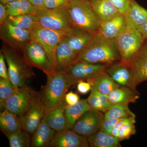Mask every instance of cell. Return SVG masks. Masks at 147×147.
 Masks as SVG:
<instances>
[{
    "label": "cell",
    "instance_id": "cell-28",
    "mask_svg": "<svg viewBox=\"0 0 147 147\" xmlns=\"http://www.w3.org/2000/svg\"><path fill=\"white\" fill-rule=\"evenodd\" d=\"M90 3L100 22L107 21L120 13L110 0H95Z\"/></svg>",
    "mask_w": 147,
    "mask_h": 147
},
{
    "label": "cell",
    "instance_id": "cell-15",
    "mask_svg": "<svg viewBox=\"0 0 147 147\" xmlns=\"http://www.w3.org/2000/svg\"><path fill=\"white\" fill-rule=\"evenodd\" d=\"M48 147H88L89 144L87 137L68 129L57 132Z\"/></svg>",
    "mask_w": 147,
    "mask_h": 147
},
{
    "label": "cell",
    "instance_id": "cell-36",
    "mask_svg": "<svg viewBox=\"0 0 147 147\" xmlns=\"http://www.w3.org/2000/svg\"><path fill=\"white\" fill-rule=\"evenodd\" d=\"M121 119L104 118L100 124V130L106 134L112 135V131L113 127Z\"/></svg>",
    "mask_w": 147,
    "mask_h": 147
},
{
    "label": "cell",
    "instance_id": "cell-40",
    "mask_svg": "<svg viewBox=\"0 0 147 147\" xmlns=\"http://www.w3.org/2000/svg\"><path fill=\"white\" fill-rule=\"evenodd\" d=\"M91 84L87 81H80L77 83V90L78 92L81 94L88 93L92 90Z\"/></svg>",
    "mask_w": 147,
    "mask_h": 147
},
{
    "label": "cell",
    "instance_id": "cell-21",
    "mask_svg": "<svg viewBox=\"0 0 147 147\" xmlns=\"http://www.w3.org/2000/svg\"><path fill=\"white\" fill-rule=\"evenodd\" d=\"M105 69L86 81L90 83L92 88H94L102 94L108 95L120 86L113 80Z\"/></svg>",
    "mask_w": 147,
    "mask_h": 147
},
{
    "label": "cell",
    "instance_id": "cell-1",
    "mask_svg": "<svg viewBox=\"0 0 147 147\" xmlns=\"http://www.w3.org/2000/svg\"><path fill=\"white\" fill-rule=\"evenodd\" d=\"M120 60L114 40L106 38L98 32L94 35L88 45L77 55L75 62L109 65Z\"/></svg>",
    "mask_w": 147,
    "mask_h": 147
},
{
    "label": "cell",
    "instance_id": "cell-4",
    "mask_svg": "<svg viewBox=\"0 0 147 147\" xmlns=\"http://www.w3.org/2000/svg\"><path fill=\"white\" fill-rule=\"evenodd\" d=\"M1 51L7 64L11 82L16 88L27 86L28 80L35 76L31 67L27 63L23 56L18 54L17 50L5 45H3Z\"/></svg>",
    "mask_w": 147,
    "mask_h": 147
},
{
    "label": "cell",
    "instance_id": "cell-41",
    "mask_svg": "<svg viewBox=\"0 0 147 147\" xmlns=\"http://www.w3.org/2000/svg\"><path fill=\"white\" fill-rule=\"evenodd\" d=\"M80 100L79 95L76 93L70 92L65 95V101L67 105H72L76 104Z\"/></svg>",
    "mask_w": 147,
    "mask_h": 147
},
{
    "label": "cell",
    "instance_id": "cell-16",
    "mask_svg": "<svg viewBox=\"0 0 147 147\" xmlns=\"http://www.w3.org/2000/svg\"><path fill=\"white\" fill-rule=\"evenodd\" d=\"M105 69L113 80L120 86L137 90L128 64L118 61L108 65Z\"/></svg>",
    "mask_w": 147,
    "mask_h": 147
},
{
    "label": "cell",
    "instance_id": "cell-39",
    "mask_svg": "<svg viewBox=\"0 0 147 147\" xmlns=\"http://www.w3.org/2000/svg\"><path fill=\"white\" fill-rule=\"evenodd\" d=\"M6 63L4 56L1 51H0V78L9 79L8 69L7 68Z\"/></svg>",
    "mask_w": 147,
    "mask_h": 147
},
{
    "label": "cell",
    "instance_id": "cell-6",
    "mask_svg": "<svg viewBox=\"0 0 147 147\" xmlns=\"http://www.w3.org/2000/svg\"><path fill=\"white\" fill-rule=\"evenodd\" d=\"M21 52L24 59L32 67L39 69L47 76L55 72L54 65L49 59L44 48L38 42L32 39Z\"/></svg>",
    "mask_w": 147,
    "mask_h": 147
},
{
    "label": "cell",
    "instance_id": "cell-17",
    "mask_svg": "<svg viewBox=\"0 0 147 147\" xmlns=\"http://www.w3.org/2000/svg\"><path fill=\"white\" fill-rule=\"evenodd\" d=\"M94 34L84 29L71 26L66 32L65 38L77 55L87 47Z\"/></svg>",
    "mask_w": 147,
    "mask_h": 147
},
{
    "label": "cell",
    "instance_id": "cell-2",
    "mask_svg": "<svg viewBox=\"0 0 147 147\" xmlns=\"http://www.w3.org/2000/svg\"><path fill=\"white\" fill-rule=\"evenodd\" d=\"M71 26L77 27L92 34L98 32L100 21L87 0H69L64 6Z\"/></svg>",
    "mask_w": 147,
    "mask_h": 147
},
{
    "label": "cell",
    "instance_id": "cell-20",
    "mask_svg": "<svg viewBox=\"0 0 147 147\" xmlns=\"http://www.w3.org/2000/svg\"><path fill=\"white\" fill-rule=\"evenodd\" d=\"M127 27L137 30L147 18V9L132 0L127 10L123 14Z\"/></svg>",
    "mask_w": 147,
    "mask_h": 147
},
{
    "label": "cell",
    "instance_id": "cell-38",
    "mask_svg": "<svg viewBox=\"0 0 147 147\" xmlns=\"http://www.w3.org/2000/svg\"><path fill=\"white\" fill-rule=\"evenodd\" d=\"M69 0H45L44 6L48 9H57L63 7Z\"/></svg>",
    "mask_w": 147,
    "mask_h": 147
},
{
    "label": "cell",
    "instance_id": "cell-42",
    "mask_svg": "<svg viewBox=\"0 0 147 147\" xmlns=\"http://www.w3.org/2000/svg\"><path fill=\"white\" fill-rule=\"evenodd\" d=\"M9 16L6 6L0 3V26H1L7 20Z\"/></svg>",
    "mask_w": 147,
    "mask_h": 147
},
{
    "label": "cell",
    "instance_id": "cell-24",
    "mask_svg": "<svg viewBox=\"0 0 147 147\" xmlns=\"http://www.w3.org/2000/svg\"><path fill=\"white\" fill-rule=\"evenodd\" d=\"M108 98L112 104L134 103L140 97V94L137 90L128 87L120 86L113 90L108 95Z\"/></svg>",
    "mask_w": 147,
    "mask_h": 147
},
{
    "label": "cell",
    "instance_id": "cell-44",
    "mask_svg": "<svg viewBox=\"0 0 147 147\" xmlns=\"http://www.w3.org/2000/svg\"><path fill=\"white\" fill-rule=\"evenodd\" d=\"M28 1L38 8L45 7L44 6L45 0H28Z\"/></svg>",
    "mask_w": 147,
    "mask_h": 147
},
{
    "label": "cell",
    "instance_id": "cell-34",
    "mask_svg": "<svg viewBox=\"0 0 147 147\" xmlns=\"http://www.w3.org/2000/svg\"><path fill=\"white\" fill-rule=\"evenodd\" d=\"M30 134L22 129L7 137L10 147L31 146Z\"/></svg>",
    "mask_w": 147,
    "mask_h": 147
},
{
    "label": "cell",
    "instance_id": "cell-7",
    "mask_svg": "<svg viewBox=\"0 0 147 147\" xmlns=\"http://www.w3.org/2000/svg\"><path fill=\"white\" fill-rule=\"evenodd\" d=\"M38 24L47 28L66 32L71 27L64 7L39 8L36 13Z\"/></svg>",
    "mask_w": 147,
    "mask_h": 147
},
{
    "label": "cell",
    "instance_id": "cell-46",
    "mask_svg": "<svg viewBox=\"0 0 147 147\" xmlns=\"http://www.w3.org/2000/svg\"><path fill=\"white\" fill-rule=\"evenodd\" d=\"M144 47H145V49H146V50L147 52V42H146V43H144Z\"/></svg>",
    "mask_w": 147,
    "mask_h": 147
},
{
    "label": "cell",
    "instance_id": "cell-14",
    "mask_svg": "<svg viewBox=\"0 0 147 147\" xmlns=\"http://www.w3.org/2000/svg\"><path fill=\"white\" fill-rule=\"evenodd\" d=\"M77 55L70 47L65 38L60 42L55 52V72L66 74L76 60Z\"/></svg>",
    "mask_w": 147,
    "mask_h": 147
},
{
    "label": "cell",
    "instance_id": "cell-47",
    "mask_svg": "<svg viewBox=\"0 0 147 147\" xmlns=\"http://www.w3.org/2000/svg\"><path fill=\"white\" fill-rule=\"evenodd\" d=\"M87 1H89L90 2L92 1H95V0H87Z\"/></svg>",
    "mask_w": 147,
    "mask_h": 147
},
{
    "label": "cell",
    "instance_id": "cell-31",
    "mask_svg": "<svg viewBox=\"0 0 147 147\" xmlns=\"http://www.w3.org/2000/svg\"><path fill=\"white\" fill-rule=\"evenodd\" d=\"M6 6L9 16L29 13L36 14L38 9L28 0H15Z\"/></svg>",
    "mask_w": 147,
    "mask_h": 147
},
{
    "label": "cell",
    "instance_id": "cell-45",
    "mask_svg": "<svg viewBox=\"0 0 147 147\" xmlns=\"http://www.w3.org/2000/svg\"><path fill=\"white\" fill-rule=\"evenodd\" d=\"M14 1H15V0H0V2H1V3L3 4L6 5L9 3L12 2Z\"/></svg>",
    "mask_w": 147,
    "mask_h": 147
},
{
    "label": "cell",
    "instance_id": "cell-32",
    "mask_svg": "<svg viewBox=\"0 0 147 147\" xmlns=\"http://www.w3.org/2000/svg\"><path fill=\"white\" fill-rule=\"evenodd\" d=\"M7 20L15 26L24 30H32L38 25L36 14H24L16 16H9Z\"/></svg>",
    "mask_w": 147,
    "mask_h": 147
},
{
    "label": "cell",
    "instance_id": "cell-35",
    "mask_svg": "<svg viewBox=\"0 0 147 147\" xmlns=\"http://www.w3.org/2000/svg\"><path fill=\"white\" fill-rule=\"evenodd\" d=\"M16 88L9 79L0 78V102L1 108H4L5 102L13 95Z\"/></svg>",
    "mask_w": 147,
    "mask_h": 147
},
{
    "label": "cell",
    "instance_id": "cell-27",
    "mask_svg": "<svg viewBox=\"0 0 147 147\" xmlns=\"http://www.w3.org/2000/svg\"><path fill=\"white\" fill-rule=\"evenodd\" d=\"M0 129L7 137L23 129L18 117L5 108L0 114Z\"/></svg>",
    "mask_w": 147,
    "mask_h": 147
},
{
    "label": "cell",
    "instance_id": "cell-43",
    "mask_svg": "<svg viewBox=\"0 0 147 147\" xmlns=\"http://www.w3.org/2000/svg\"><path fill=\"white\" fill-rule=\"evenodd\" d=\"M145 40H147V18L145 22L137 29Z\"/></svg>",
    "mask_w": 147,
    "mask_h": 147
},
{
    "label": "cell",
    "instance_id": "cell-23",
    "mask_svg": "<svg viewBox=\"0 0 147 147\" xmlns=\"http://www.w3.org/2000/svg\"><path fill=\"white\" fill-rule=\"evenodd\" d=\"M67 105L64 100L62 103L44 115L43 117L47 124L57 132H60L65 129V110Z\"/></svg>",
    "mask_w": 147,
    "mask_h": 147
},
{
    "label": "cell",
    "instance_id": "cell-12",
    "mask_svg": "<svg viewBox=\"0 0 147 147\" xmlns=\"http://www.w3.org/2000/svg\"><path fill=\"white\" fill-rule=\"evenodd\" d=\"M45 115V107L40 94L34 102L19 118L22 129L33 134L39 126Z\"/></svg>",
    "mask_w": 147,
    "mask_h": 147
},
{
    "label": "cell",
    "instance_id": "cell-19",
    "mask_svg": "<svg viewBox=\"0 0 147 147\" xmlns=\"http://www.w3.org/2000/svg\"><path fill=\"white\" fill-rule=\"evenodd\" d=\"M127 28L123 14L119 13L114 18L100 22L98 32L110 40H115Z\"/></svg>",
    "mask_w": 147,
    "mask_h": 147
},
{
    "label": "cell",
    "instance_id": "cell-22",
    "mask_svg": "<svg viewBox=\"0 0 147 147\" xmlns=\"http://www.w3.org/2000/svg\"><path fill=\"white\" fill-rule=\"evenodd\" d=\"M55 129L51 128L44 118L33 134L31 139L32 147H48L57 133Z\"/></svg>",
    "mask_w": 147,
    "mask_h": 147
},
{
    "label": "cell",
    "instance_id": "cell-29",
    "mask_svg": "<svg viewBox=\"0 0 147 147\" xmlns=\"http://www.w3.org/2000/svg\"><path fill=\"white\" fill-rule=\"evenodd\" d=\"M87 139L90 147H121L118 138L100 130L87 137Z\"/></svg>",
    "mask_w": 147,
    "mask_h": 147
},
{
    "label": "cell",
    "instance_id": "cell-18",
    "mask_svg": "<svg viewBox=\"0 0 147 147\" xmlns=\"http://www.w3.org/2000/svg\"><path fill=\"white\" fill-rule=\"evenodd\" d=\"M127 63L131 70L136 87L142 82L147 81V52L144 46L139 54Z\"/></svg>",
    "mask_w": 147,
    "mask_h": 147
},
{
    "label": "cell",
    "instance_id": "cell-8",
    "mask_svg": "<svg viewBox=\"0 0 147 147\" xmlns=\"http://www.w3.org/2000/svg\"><path fill=\"white\" fill-rule=\"evenodd\" d=\"M0 38L5 45L17 51H21L32 39V30L15 26L7 19L0 26Z\"/></svg>",
    "mask_w": 147,
    "mask_h": 147
},
{
    "label": "cell",
    "instance_id": "cell-10",
    "mask_svg": "<svg viewBox=\"0 0 147 147\" xmlns=\"http://www.w3.org/2000/svg\"><path fill=\"white\" fill-rule=\"evenodd\" d=\"M66 32L44 28L39 24L32 30V39L44 48L49 59L54 65L55 52L60 42L65 38Z\"/></svg>",
    "mask_w": 147,
    "mask_h": 147
},
{
    "label": "cell",
    "instance_id": "cell-13",
    "mask_svg": "<svg viewBox=\"0 0 147 147\" xmlns=\"http://www.w3.org/2000/svg\"><path fill=\"white\" fill-rule=\"evenodd\" d=\"M108 65L92 64L84 61L75 62L70 67L66 75L73 86L80 81H86L106 69Z\"/></svg>",
    "mask_w": 147,
    "mask_h": 147
},
{
    "label": "cell",
    "instance_id": "cell-5",
    "mask_svg": "<svg viewBox=\"0 0 147 147\" xmlns=\"http://www.w3.org/2000/svg\"><path fill=\"white\" fill-rule=\"evenodd\" d=\"M114 41L121 61L128 63L139 54L146 40L139 31L127 27Z\"/></svg>",
    "mask_w": 147,
    "mask_h": 147
},
{
    "label": "cell",
    "instance_id": "cell-37",
    "mask_svg": "<svg viewBox=\"0 0 147 147\" xmlns=\"http://www.w3.org/2000/svg\"><path fill=\"white\" fill-rule=\"evenodd\" d=\"M121 14L127 10L132 0H110Z\"/></svg>",
    "mask_w": 147,
    "mask_h": 147
},
{
    "label": "cell",
    "instance_id": "cell-33",
    "mask_svg": "<svg viewBox=\"0 0 147 147\" xmlns=\"http://www.w3.org/2000/svg\"><path fill=\"white\" fill-rule=\"evenodd\" d=\"M128 105L125 103L112 104L104 114V118L119 119L136 116L129 109Z\"/></svg>",
    "mask_w": 147,
    "mask_h": 147
},
{
    "label": "cell",
    "instance_id": "cell-26",
    "mask_svg": "<svg viewBox=\"0 0 147 147\" xmlns=\"http://www.w3.org/2000/svg\"><path fill=\"white\" fill-rule=\"evenodd\" d=\"M91 109L86 100H80L76 104L67 105L65 110V129H72L79 118L86 111Z\"/></svg>",
    "mask_w": 147,
    "mask_h": 147
},
{
    "label": "cell",
    "instance_id": "cell-3",
    "mask_svg": "<svg viewBox=\"0 0 147 147\" xmlns=\"http://www.w3.org/2000/svg\"><path fill=\"white\" fill-rule=\"evenodd\" d=\"M72 86L66 74L55 72L47 76L46 85L39 93L45 107V115L64 101L67 90Z\"/></svg>",
    "mask_w": 147,
    "mask_h": 147
},
{
    "label": "cell",
    "instance_id": "cell-11",
    "mask_svg": "<svg viewBox=\"0 0 147 147\" xmlns=\"http://www.w3.org/2000/svg\"><path fill=\"white\" fill-rule=\"evenodd\" d=\"M104 114L92 109L86 111L74 124L72 130L77 134L86 137L100 130Z\"/></svg>",
    "mask_w": 147,
    "mask_h": 147
},
{
    "label": "cell",
    "instance_id": "cell-9",
    "mask_svg": "<svg viewBox=\"0 0 147 147\" xmlns=\"http://www.w3.org/2000/svg\"><path fill=\"white\" fill-rule=\"evenodd\" d=\"M38 95L28 86L16 88L13 95L5 102L4 108L20 117L31 106Z\"/></svg>",
    "mask_w": 147,
    "mask_h": 147
},
{
    "label": "cell",
    "instance_id": "cell-30",
    "mask_svg": "<svg viewBox=\"0 0 147 147\" xmlns=\"http://www.w3.org/2000/svg\"><path fill=\"white\" fill-rule=\"evenodd\" d=\"M87 101L91 109L105 114L112 105L108 96L103 94L94 88H92Z\"/></svg>",
    "mask_w": 147,
    "mask_h": 147
},
{
    "label": "cell",
    "instance_id": "cell-25",
    "mask_svg": "<svg viewBox=\"0 0 147 147\" xmlns=\"http://www.w3.org/2000/svg\"><path fill=\"white\" fill-rule=\"evenodd\" d=\"M136 116L121 119L113 127L112 135L118 138L120 142L129 139L136 133Z\"/></svg>",
    "mask_w": 147,
    "mask_h": 147
}]
</instances>
